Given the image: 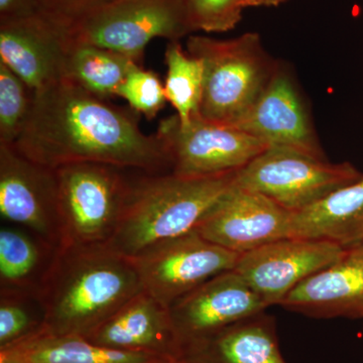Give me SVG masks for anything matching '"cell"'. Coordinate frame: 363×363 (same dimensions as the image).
Here are the masks:
<instances>
[{
    "label": "cell",
    "mask_w": 363,
    "mask_h": 363,
    "mask_svg": "<svg viewBox=\"0 0 363 363\" xmlns=\"http://www.w3.org/2000/svg\"><path fill=\"white\" fill-rule=\"evenodd\" d=\"M240 255L194 230L157 243L130 259L143 291L169 309L208 279L235 269Z\"/></svg>",
    "instance_id": "8"
},
{
    "label": "cell",
    "mask_w": 363,
    "mask_h": 363,
    "mask_svg": "<svg viewBox=\"0 0 363 363\" xmlns=\"http://www.w3.org/2000/svg\"><path fill=\"white\" fill-rule=\"evenodd\" d=\"M351 162H330L290 147H269L236 173L235 185L296 213L362 178Z\"/></svg>",
    "instance_id": "6"
},
{
    "label": "cell",
    "mask_w": 363,
    "mask_h": 363,
    "mask_svg": "<svg viewBox=\"0 0 363 363\" xmlns=\"http://www.w3.org/2000/svg\"><path fill=\"white\" fill-rule=\"evenodd\" d=\"M185 363H286L274 318L266 313L247 318L182 346Z\"/></svg>",
    "instance_id": "18"
},
{
    "label": "cell",
    "mask_w": 363,
    "mask_h": 363,
    "mask_svg": "<svg viewBox=\"0 0 363 363\" xmlns=\"http://www.w3.org/2000/svg\"><path fill=\"white\" fill-rule=\"evenodd\" d=\"M167 76L164 94L167 101L175 108L176 116L186 123L200 116L204 68L201 60L182 48L180 40H172L164 52Z\"/></svg>",
    "instance_id": "23"
},
{
    "label": "cell",
    "mask_w": 363,
    "mask_h": 363,
    "mask_svg": "<svg viewBox=\"0 0 363 363\" xmlns=\"http://www.w3.org/2000/svg\"><path fill=\"white\" fill-rule=\"evenodd\" d=\"M292 236L350 247L363 240V175L292 215Z\"/></svg>",
    "instance_id": "19"
},
{
    "label": "cell",
    "mask_w": 363,
    "mask_h": 363,
    "mask_svg": "<svg viewBox=\"0 0 363 363\" xmlns=\"http://www.w3.org/2000/svg\"><path fill=\"white\" fill-rule=\"evenodd\" d=\"M35 294L1 292L0 348L21 342L44 330V314L35 315L28 297Z\"/></svg>",
    "instance_id": "25"
},
{
    "label": "cell",
    "mask_w": 363,
    "mask_h": 363,
    "mask_svg": "<svg viewBox=\"0 0 363 363\" xmlns=\"http://www.w3.org/2000/svg\"><path fill=\"white\" fill-rule=\"evenodd\" d=\"M20 343V342H18ZM35 363H164L176 362L149 352L104 347L77 335H50L44 331L21 342Z\"/></svg>",
    "instance_id": "21"
},
{
    "label": "cell",
    "mask_w": 363,
    "mask_h": 363,
    "mask_svg": "<svg viewBox=\"0 0 363 363\" xmlns=\"http://www.w3.org/2000/svg\"><path fill=\"white\" fill-rule=\"evenodd\" d=\"M344 250L332 241L292 236L242 253L234 271L269 307L279 306L294 289L337 260Z\"/></svg>",
    "instance_id": "11"
},
{
    "label": "cell",
    "mask_w": 363,
    "mask_h": 363,
    "mask_svg": "<svg viewBox=\"0 0 363 363\" xmlns=\"http://www.w3.org/2000/svg\"><path fill=\"white\" fill-rule=\"evenodd\" d=\"M13 147L51 169L97 162L147 174L172 169L164 140L157 133H143L135 111L114 106L67 79L33 92L30 116Z\"/></svg>",
    "instance_id": "1"
},
{
    "label": "cell",
    "mask_w": 363,
    "mask_h": 363,
    "mask_svg": "<svg viewBox=\"0 0 363 363\" xmlns=\"http://www.w3.org/2000/svg\"><path fill=\"white\" fill-rule=\"evenodd\" d=\"M193 33H224L233 30L242 18L240 0H184Z\"/></svg>",
    "instance_id": "27"
},
{
    "label": "cell",
    "mask_w": 363,
    "mask_h": 363,
    "mask_svg": "<svg viewBox=\"0 0 363 363\" xmlns=\"http://www.w3.org/2000/svg\"><path fill=\"white\" fill-rule=\"evenodd\" d=\"M35 235L18 227H2L0 230V281L1 292L37 295L33 283L44 267L45 248H52ZM54 250V248H52Z\"/></svg>",
    "instance_id": "22"
},
{
    "label": "cell",
    "mask_w": 363,
    "mask_h": 363,
    "mask_svg": "<svg viewBox=\"0 0 363 363\" xmlns=\"http://www.w3.org/2000/svg\"><path fill=\"white\" fill-rule=\"evenodd\" d=\"M0 214L54 250L62 245L56 172L0 145Z\"/></svg>",
    "instance_id": "10"
},
{
    "label": "cell",
    "mask_w": 363,
    "mask_h": 363,
    "mask_svg": "<svg viewBox=\"0 0 363 363\" xmlns=\"http://www.w3.org/2000/svg\"><path fill=\"white\" fill-rule=\"evenodd\" d=\"M33 91L0 62V145H13L25 128Z\"/></svg>",
    "instance_id": "24"
},
{
    "label": "cell",
    "mask_w": 363,
    "mask_h": 363,
    "mask_svg": "<svg viewBox=\"0 0 363 363\" xmlns=\"http://www.w3.org/2000/svg\"><path fill=\"white\" fill-rule=\"evenodd\" d=\"M113 0H35L37 13L68 30Z\"/></svg>",
    "instance_id": "28"
},
{
    "label": "cell",
    "mask_w": 363,
    "mask_h": 363,
    "mask_svg": "<svg viewBox=\"0 0 363 363\" xmlns=\"http://www.w3.org/2000/svg\"><path fill=\"white\" fill-rule=\"evenodd\" d=\"M37 13L35 0H0V21Z\"/></svg>",
    "instance_id": "29"
},
{
    "label": "cell",
    "mask_w": 363,
    "mask_h": 363,
    "mask_svg": "<svg viewBox=\"0 0 363 363\" xmlns=\"http://www.w3.org/2000/svg\"><path fill=\"white\" fill-rule=\"evenodd\" d=\"M85 338L113 350L155 353L173 360L180 358V345L168 308L145 291Z\"/></svg>",
    "instance_id": "17"
},
{
    "label": "cell",
    "mask_w": 363,
    "mask_h": 363,
    "mask_svg": "<svg viewBox=\"0 0 363 363\" xmlns=\"http://www.w3.org/2000/svg\"><path fill=\"white\" fill-rule=\"evenodd\" d=\"M234 128L267 147H290L326 159L300 86L281 62L257 101Z\"/></svg>",
    "instance_id": "12"
},
{
    "label": "cell",
    "mask_w": 363,
    "mask_h": 363,
    "mask_svg": "<svg viewBox=\"0 0 363 363\" xmlns=\"http://www.w3.org/2000/svg\"><path fill=\"white\" fill-rule=\"evenodd\" d=\"M238 172L204 178L145 173L131 183L107 247L133 257L162 241L192 233L233 187Z\"/></svg>",
    "instance_id": "3"
},
{
    "label": "cell",
    "mask_w": 363,
    "mask_h": 363,
    "mask_svg": "<svg viewBox=\"0 0 363 363\" xmlns=\"http://www.w3.org/2000/svg\"><path fill=\"white\" fill-rule=\"evenodd\" d=\"M133 63L136 62L111 50L67 39L63 79L108 100L116 96L117 89Z\"/></svg>",
    "instance_id": "20"
},
{
    "label": "cell",
    "mask_w": 363,
    "mask_h": 363,
    "mask_svg": "<svg viewBox=\"0 0 363 363\" xmlns=\"http://www.w3.org/2000/svg\"><path fill=\"white\" fill-rule=\"evenodd\" d=\"M168 147L172 172L186 178H204L233 173L245 168L267 149L255 136L234 126L214 123L196 116L188 123L172 116L157 130Z\"/></svg>",
    "instance_id": "9"
},
{
    "label": "cell",
    "mask_w": 363,
    "mask_h": 363,
    "mask_svg": "<svg viewBox=\"0 0 363 363\" xmlns=\"http://www.w3.org/2000/svg\"><path fill=\"white\" fill-rule=\"evenodd\" d=\"M116 97L123 98L131 111L143 114L147 121H152L167 102L164 86L157 74L138 63L130 66L117 89Z\"/></svg>",
    "instance_id": "26"
},
{
    "label": "cell",
    "mask_w": 363,
    "mask_h": 363,
    "mask_svg": "<svg viewBox=\"0 0 363 363\" xmlns=\"http://www.w3.org/2000/svg\"><path fill=\"white\" fill-rule=\"evenodd\" d=\"M173 363H185V362H180V360H177V362H174Z\"/></svg>",
    "instance_id": "32"
},
{
    "label": "cell",
    "mask_w": 363,
    "mask_h": 363,
    "mask_svg": "<svg viewBox=\"0 0 363 363\" xmlns=\"http://www.w3.org/2000/svg\"><path fill=\"white\" fill-rule=\"evenodd\" d=\"M0 363L35 362H33L25 346L20 342L0 348Z\"/></svg>",
    "instance_id": "30"
},
{
    "label": "cell",
    "mask_w": 363,
    "mask_h": 363,
    "mask_svg": "<svg viewBox=\"0 0 363 363\" xmlns=\"http://www.w3.org/2000/svg\"><path fill=\"white\" fill-rule=\"evenodd\" d=\"M289 311L313 318H363V240L317 272L281 303Z\"/></svg>",
    "instance_id": "16"
},
{
    "label": "cell",
    "mask_w": 363,
    "mask_h": 363,
    "mask_svg": "<svg viewBox=\"0 0 363 363\" xmlns=\"http://www.w3.org/2000/svg\"><path fill=\"white\" fill-rule=\"evenodd\" d=\"M292 215L269 198L234 184L196 231L210 242L242 255L292 238Z\"/></svg>",
    "instance_id": "13"
},
{
    "label": "cell",
    "mask_w": 363,
    "mask_h": 363,
    "mask_svg": "<svg viewBox=\"0 0 363 363\" xmlns=\"http://www.w3.org/2000/svg\"><path fill=\"white\" fill-rule=\"evenodd\" d=\"M176 362H177V360H176ZM173 362H164V363H173Z\"/></svg>",
    "instance_id": "33"
},
{
    "label": "cell",
    "mask_w": 363,
    "mask_h": 363,
    "mask_svg": "<svg viewBox=\"0 0 363 363\" xmlns=\"http://www.w3.org/2000/svg\"><path fill=\"white\" fill-rule=\"evenodd\" d=\"M289 0H240L241 6L243 9L247 7H274L285 4Z\"/></svg>",
    "instance_id": "31"
},
{
    "label": "cell",
    "mask_w": 363,
    "mask_h": 363,
    "mask_svg": "<svg viewBox=\"0 0 363 363\" xmlns=\"http://www.w3.org/2000/svg\"><path fill=\"white\" fill-rule=\"evenodd\" d=\"M54 169L62 245H106L130 194L133 180L124 173L128 169L78 162Z\"/></svg>",
    "instance_id": "5"
},
{
    "label": "cell",
    "mask_w": 363,
    "mask_h": 363,
    "mask_svg": "<svg viewBox=\"0 0 363 363\" xmlns=\"http://www.w3.org/2000/svg\"><path fill=\"white\" fill-rule=\"evenodd\" d=\"M191 33L184 0H113L66 30V37L142 64L152 40H180Z\"/></svg>",
    "instance_id": "7"
},
{
    "label": "cell",
    "mask_w": 363,
    "mask_h": 363,
    "mask_svg": "<svg viewBox=\"0 0 363 363\" xmlns=\"http://www.w3.org/2000/svg\"><path fill=\"white\" fill-rule=\"evenodd\" d=\"M189 54L201 60L204 90L200 116L211 123L234 126L257 101L278 67L259 33L229 40L190 35Z\"/></svg>",
    "instance_id": "4"
},
{
    "label": "cell",
    "mask_w": 363,
    "mask_h": 363,
    "mask_svg": "<svg viewBox=\"0 0 363 363\" xmlns=\"http://www.w3.org/2000/svg\"><path fill=\"white\" fill-rule=\"evenodd\" d=\"M267 308L242 277L233 269L208 279L179 298L169 312L181 350L185 344L262 314Z\"/></svg>",
    "instance_id": "14"
},
{
    "label": "cell",
    "mask_w": 363,
    "mask_h": 363,
    "mask_svg": "<svg viewBox=\"0 0 363 363\" xmlns=\"http://www.w3.org/2000/svg\"><path fill=\"white\" fill-rule=\"evenodd\" d=\"M66 30L40 13L0 21V62L33 92L64 78Z\"/></svg>",
    "instance_id": "15"
},
{
    "label": "cell",
    "mask_w": 363,
    "mask_h": 363,
    "mask_svg": "<svg viewBox=\"0 0 363 363\" xmlns=\"http://www.w3.org/2000/svg\"><path fill=\"white\" fill-rule=\"evenodd\" d=\"M143 291L130 257L106 245H62L37 293L43 331L87 337Z\"/></svg>",
    "instance_id": "2"
}]
</instances>
